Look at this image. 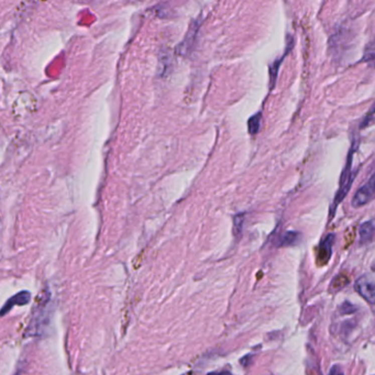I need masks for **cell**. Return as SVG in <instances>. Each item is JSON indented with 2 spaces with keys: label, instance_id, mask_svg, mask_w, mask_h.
I'll list each match as a JSON object with an SVG mask.
<instances>
[{
  "label": "cell",
  "instance_id": "cell-1",
  "mask_svg": "<svg viewBox=\"0 0 375 375\" xmlns=\"http://www.w3.org/2000/svg\"><path fill=\"white\" fill-rule=\"evenodd\" d=\"M356 142L352 143V147L350 149V152L348 154V160H347V164H345L344 169L342 171V174L340 176V188L337 192L336 197H334L333 204L330 208V216H333L334 212L337 210V207L339 204L345 198V196L349 193V190L351 188L352 182L354 180V174L352 173V163H353V154L356 150Z\"/></svg>",
  "mask_w": 375,
  "mask_h": 375
},
{
  "label": "cell",
  "instance_id": "cell-2",
  "mask_svg": "<svg viewBox=\"0 0 375 375\" xmlns=\"http://www.w3.org/2000/svg\"><path fill=\"white\" fill-rule=\"evenodd\" d=\"M354 290L365 299V301L373 305L375 303V284L372 275H362L357 279L354 284Z\"/></svg>",
  "mask_w": 375,
  "mask_h": 375
},
{
  "label": "cell",
  "instance_id": "cell-3",
  "mask_svg": "<svg viewBox=\"0 0 375 375\" xmlns=\"http://www.w3.org/2000/svg\"><path fill=\"white\" fill-rule=\"evenodd\" d=\"M374 175L372 174L364 185L356 190L353 198H352V206L354 208H360V207L370 203L374 196Z\"/></svg>",
  "mask_w": 375,
  "mask_h": 375
},
{
  "label": "cell",
  "instance_id": "cell-4",
  "mask_svg": "<svg viewBox=\"0 0 375 375\" xmlns=\"http://www.w3.org/2000/svg\"><path fill=\"white\" fill-rule=\"evenodd\" d=\"M30 301H31L30 292L22 291V292L17 293L16 295L10 297L4 305V307L0 309V316H5L6 314H8L9 311L15 307V306H25L30 303Z\"/></svg>",
  "mask_w": 375,
  "mask_h": 375
},
{
  "label": "cell",
  "instance_id": "cell-5",
  "mask_svg": "<svg viewBox=\"0 0 375 375\" xmlns=\"http://www.w3.org/2000/svg\"><path fill=\"white\" fill-rule=\"evenodd\" d=\"M333 241H334V234L332 233L328 234L326 238L321 241L320 246H319V252H318V260L322 264H326L331 257Z\"/></svg>",
  "mask_w": 375,
  "mask_h": 375
},
{
  "label": "cell",
  "instance_id": "cell-6",
  "mask_svg": "<svg viewBox=\"0 0 375 375\" xmlns=\"http://www.w3.org/2000/svg\"><path fill=\"white\" fill-rule=\"evenodd\" d=\"M199 26L200 24H198V21H196L195 26L190 27L189 32L187 33L186 38L184 39V41L180 45H178V52H180V54H186L187 52L190 50V48H192V45L194 43V39L196 37V34H197Z\"/></svg>",
  "mask_w": 375,
  "mask_h": 375
},
{
  "label": "cell",
  "instance_id": "cell-7",
  "mask_svg": "<svg viewBox=\"0 0 375 375\" xmlns=\"http://www.w3.org/2000/svg\"><path fill=\"white\" fill-rule=\"evenodd\" d=\"M359 235L362 243H365V242L367 243V242L372 241L374 235V221L368 220L366 222H363L359 229Z\"/></svg>",
  "mask_w": 375,
  "mask_h": 375
},
{
  "label": "cell",
  "instance_id": "cell-8",
  "mask_svg": "<svg viewBox=\"0 0 375 375\" xmlns=\"http://www.w3.org/2000/svg\"><path fill=\"white\" fill-rule=\"evenodd\" d=\"M261 118L262 114L258 112L255 116H252L249 121H247V130H249L250 135L255 136L257 135L260 130V126H261Z\"/></svg>",
  "mask_w": 375,
  "mask_h": 375
},
{
  "label": "cell",
  "instance_id": "cell-9",
  "mask_svg": "<svg viewBox=\"0 0 375 375\" xmlns=\"http://www.w3.org/2000/svg\"><path fill=\"white\" fill-rule=\"evenodd\" d=\"M299 238V233L298 232H295V231H287L286 233H284L282 235L281 238V241H280V245L281 246H290V245H293L295 244L297 240Z\"/></svg>",
  "mask_w": 375,
  "mask_h": 375
},
{
  "label": "cell",
  "instance_id": "cell-10",
  "mask_svg": "<svg viewBox=\"0 0 375 375\" xmlns=\"http://www.w3.org/2000/svg\"><path fill=\"white\" fill-rule=\"evenodd\" d=\"M243 222H244V215L243 213H239L236 215L233 219V232L235 234H239L241 232L242 228H243Z\"/></svg>",
  "mask_w": 375,
  "mask_h": 375
},
{
  "label": "cell",
  "instance_id": "cell-11",
  "mask_svg": "<svg viewBox=\"0 0 375 375\" xmlns=\"http://www.w3.org/2000/svg\"><path fill=\"white\" fill-rule=\"evenodd\" d=\"M282 61H283V57L281 60H276L275 63H273V64L270 67V75H271V82H272V87L274 86L276 76H278V71H279V67L281 65Z\"/></svg>",
  "mask_w": 375,
  "mask_h": 375
},
{
  "label": "cell",
  "instance_id": "cell-12",
  "mask_svg": "<svg viewBox=\"0 0 375 375\" xmlns=\"http://www.w3.org/2000/svg\"><path fill=\"white\" fill-rule=\"evenodd\" d=\"M373 117H374V111H373V107H372V108H371V110H370V112H368V113L366 114V116L364 117V119L362 120V122H361V128H365V127L370 126V124L372 123V121H373Z\"/></svg>",
  "mask_w": 375,
  "mask_h": 375
},
{
  "label": "cell",
  "instance_id": "cell-13",
  "mask_svg": "<svg viewBox=\"0 0 375 375\" xmlns=\"http://www.w3.org/2000/svg\"><path fill=\"white\" fill-rule=\"evenodd\" d=\"M355 309H356V308L354 307L353 305H351L350 303H347V302H345V303L341 306L342 314H352Z\"/></svg>",
  "mask_w": 375,
  "mask_h": 375
},
{
  "label": "cell",
  "instance_id": "cell-14",
  "mask_svg": "<svg viewBox=\"0 0 375 375\" xmlns=\"http://www.w3.org/2000/svg\"><path fill=\"white\" fill-rule=\"evenodd\" d=\"M329 375H344V374L339 365H334L331 367L330 372H329Z\"/></svg>",
  "mask_w": 375,
  "mask_h": 375
},
{
  "label": "cell",
  "instance_id": "cell-15",
  "mask_svg": "<svg viewBox=\"0 0 375 375\" xmlns=\"http://www.w3.org/2000/svg\"><path fill=\"white\" fill-rule=\"evenodd\" d=\"M207 375H232V374L228 371H221V372H210Z\"/></svg>",
  "mask_w": 375,
  "mask_h": 375
}]
</instances>
